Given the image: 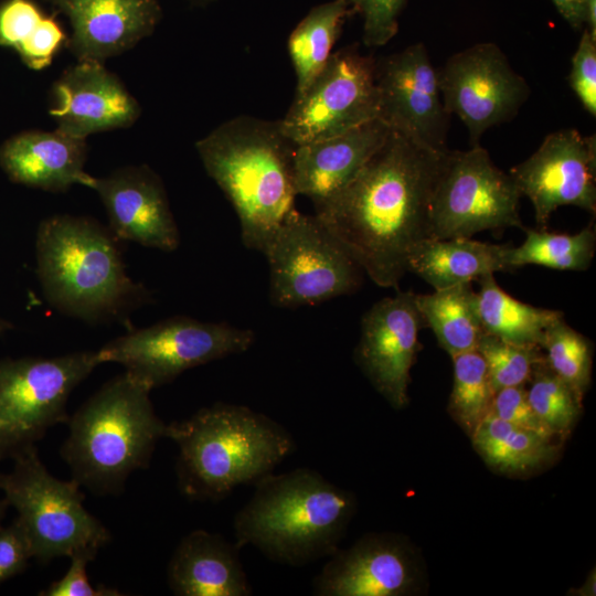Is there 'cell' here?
I'll use <instances>...</instances> for the list:
<instances>
[{
    "instance_id": "19",
    "label": "cell",
    "mask_w": 596,
    "mask_h": 596,
    "mask_svg": "<svg viewBox=\"0 0 596 596\" xmlns=\"http://www.w3.org/2000/svg\"><path fill=\"white\" fill-rule=\"evenodd\" d=\"M417 581L414 555L393 534H366L329 556L312 581L317 596H401Z\"/></svg>"
},
{
    "instance_id": "11",
    "label": "cell",
    "mask_w": 596,
    "mask_h": 596,
    "mask_svg": "<svg viewBox=\"0 0 596 596\" xmlns=\"http://www.w3.org/2000/svg\"><path fill=\"white\" fill-rule=\"evenodd\" d=\"M521 193L510 175L479 145L450 150L436 183L429 212L434 238L471 237L482 231L518 227Z\"/></svg>"
},
{
    "instance_id": "6",
    "label": "cell",
    "mask_w": 596,
    "mask_h": 596,
    "mask_svg": "<svg viewBox=\"0 0 596 596\" xmlns=\"http://www.w3.org/2000/svg\"><path fill=\"white\" fill-rule=\"evenodd\" d=\"M150 390L126 372L106 382L72 416L61 456L72 479L96 494H117L149 466L166 426Z\"/></svg>"
},
{
    "instance_id": "33",
    "label": "cell",
    "mask_w": 596,
    "mask_h": 596,
    "mask_svg": "<svg viewBox=\"0 0 596 596\" xmlns=\"http://www.w3.org/2000/svg\"><path fill=\"white\" fill-rule=\"evenodd\" d=\"M477 351L486 362L494 392L525 385L534 366L544 359L540 347L513 344L488 333L481 337Z\"/></svg>"
},
{
    "instance_id": "26",
    "label": "cell",
    "mask_w": 596,
    "mask_h": 596,
    "mask_svg": "<svg viewBox=\"0 0 596 596\" xmlns=\"http://www.w3.org/2000/svg\"><path fill=\"white\" fill-rule=\"evenodd\" d=\"M415 301L424 324L433 330L438 344L450 356L477 350L485 331L471 283L415 294Z\"/></svg>"
},
{
    "instance_id": "20",
    "label": "cell",
    "mask_w": 596,
    "mask_h": 596,
    "mask_svg": "<svg viewBox=\"0 0 596 596\" xmlns=\"http://www.w3.org/2000/svg\"><path fill=\"white\" fill-rule=\"evenodd\" d=\"M67 17L66 47L77 61L103 62L151 35L162 10L158 0H44Z\"/></svg>"
},
{
    "instance_id": "7",
    "label": "cell",
    "mask_w": 596,
    "mask_h": 596,
    "mask_svg": "<svg viewBox=\"0 0 596 596\" xmlns=\"http://www.w3.org/2000/svg\"><path fill=\"white\" fill-rule=\"evenodd\" d=\"M12 459V470L0 473V490L18 513L33 557L41 563L76 554L94 560L111 535L85 509L81 486L73 479L65 481L51 475L36 447Z\"/></svg>"
},
{
    "instance_id": "3",
    "label": "cell",
    "mask_w": 596,
    "mask_h": 596,
    "mask_svg": "<svg viewBox=\"0 0 596 596\" xmlns=\"http://www.w3.org/2000/svg\"><path fill=\"white\" fill-rule=\"evenodd\" d=\"M295 147L279 120L247 116L221 124L195 143L207 174L232 203L249 249L263 254L296 209Z\"/></svg>"
},
{
    "instance_id": "23",
    "label": "cell",
    "mask_w": 596,
    "mask_h": 596,
    "mask_svg": "<svg viewBox=\"0 0 596 596\" xmlns=\"http://www.w3.org/2000/svg\"><path fill=\"white\" fill-rule=\"evenodd\" d=\"M240 547L222 534L194 530L174 549L167 578L178 596H249Z\"/></svg>"
},
{
    "instance_id": "27",
    "label": "cell",
    "mask_w": 596,
    "mask_h": 596,
    "mask_svg": "<svg viewBox=\"0 0 596 596\" xmlns=\"http://www.w3.org/2000/svg\"><path fill=\"white\" fill-rule=\"evenodd\" d=\"M354 13L348 0H332L313 7L288 39L296 72V95L300 96L322 71L345 20Z\"/></svg>"
},
{
    "instance_id": "45",
    "label": "cell",
    "mask_w": 596,
    "mask_h": 596,
    "mask_svg": "<svg viewBox=\"0 0 596 596\" xmlns=\"http://www.w3.org/2000/svg\"><path fill=\"white\" fill-rule=\"evenodd\" d=\"M188 1L194 4L203 6V4H207L212 2L213 0H188Z\"/></svg>"
},
{
    "instance_id": "38",
    "label": "cell",
    "mask_w": 596,
    "mask_h": 596,
    "mask_svg": "<svg viewBox=\"0 0 596 596\" xmlns=\"http://www.w3.org/2000/svg\"><path fill=\"white\" fill-rule=\"evenodd\" d=\"M44 18L31 0H7L0 6V45L17 49Z\"/></svg>"
},
{
    "instance_id": "22",
    "label": "cell",
    "mask_w": 596,
    "mask_h": 596,
    "mask_svg": "<svg viewBox=\"0 0 596 596\" xmlns=\"http://www.w3.org/2000/svg\"><path fill=\"white\" fill-rule=\"evenodd\" d=\"M86 158V139L58 129L23 131L0 148V166L12 182L55 193L85 185Z\"/></svg>"
},
{
    "instance_id": "32",
    "label": "cell",
    "mask_w": 596,
    "mask_h": 596,
    "mask_svg": "<svg viewBox=\"0 0 596 596\" xmlns=\"http://www.w3.org/2000/svg\"><path fill=\"white\" fill-rule=\"evenodd\" d=\"M526 389L535 415L552 436L567 434L579 415L582 401L576 393L541 360Z\"/></svg>"
},
{
    "instance_id": "9",
    "label": "cell",
    "mask_w": 596,
    "mask_h": 596,
    "mask_svg": "<svg viewBox=\"0 0 596 596\" xmlns=\"http://www.w3.org/2000/svg\"><path fill=\"white\" fill-rule=\"evenodd\" d=\"M100 364L97 351L0 360V460L36 447L67 423L72 391Z\"/></svg>"
},
{
    "instance_id": "36",
    "label": "cell",
    "mask_w": 596,
    "mask_h": 596,
    "mask_svg": "<svg viewBox=\"0 0 596 596\" xmlns=\"http://www.w3.org/2000/svg\"><path fill=\"white\" fill-rule=\"evenodd\" d=\"M67 38L54 17L44 15L17 52L28 67L40 71L51 65L57 52L66 46Z\"/></svg>"
},
{
    "instance_id": "8",
    "label": "cell",
    "mask_w": 596,
    "mask_h": 596,
    "mask_svg": "<svg viewBox=\"0 0 596 596\" xmlns=\"http://www.w3.org/2000/svg\"><path fill=\"white\" fill-rule=\"evenodd\" d=\"M269 296L279 308L313 306L359 289L363 270L317 215L296 209L263 253Z\"/></svg>"
},
{
    "instance_id": "15",
    "label": "cell",
    "mask_w": 596,
    "mask_h": 596,
    "mask_svg": "<svg viewBox=\"0 0 596 596\" xmlns=\"http://www.w3.org/2000/svg\"><path fill=\"white\" fill-rule=\"evenodd\" d=\"M379 119L424 147L447 149L446 111L426 46L419 42L376 62Z\"/></svg>"
},
{
    "instance_id": "10",
    "label": "cell",
    "mask_w": 596,
    "mask_h": 596,
    "mask_svg": "<svg viewBox=\"0 0 596 596\" xmlns=\"http://www.w3.org/2000/svg\"><path fill=\"white\" fill-rule=\"evenodd\" d=\"M255 332L225 322L177 316L120 336L97 351L100 363L115 362L150 391L184 371L247 351Z\"/></svg>"
},
{
    "instance_id": "31",
    "label": "cell",
    "mask_w": 596,
    "mask_h": 596,
    "mask_svg": "<svg viewBox=\"0 0 596 596\" xmlns=\"http://www.w3.org/2000/svg\"><path fill=\"white\" fill-rule=\"evenodd\" d=\"M541 348L549 368L583 400L592 376L590 341L562 318L546 330Z\"/></svg>"
},
{
    "instance_id": "24",
    "label": "cell",
    "mask_w": 596,
    "mask_h": 596,
    "mask_svg": "<svg viewBox=\"0 0 596 596\" xmlns=\"http://www.w3.org/2000/svg\"><path fill=\"white\" fill-rule=\"evenodd\" d=\"M509 248L507 244L471 237H427L411 249L406 270L419 276L434 290L444 289L489 274L513 272L508 264Z\"/></svg>"
},
{
    "instance_id": "1",
    "label": "cell",
    "mask_w": 596,
    "mask_h": 596,
    "mask_svg": "<svg viewBox=\"0 0 596 596\" xmlns=\"http://www.w3.org/2000/svg\"><path fill=\"white\" fill-rule=\"evenodd\" d=\"M448 151L390 130L351 183L315 209L377 286L398 287L411 249L430 237V203Z\"/></svg>"
},
{
    "instance_id": "41",
    "label": "cell",
    "mask_w": 596,
    "mask_h": 596,
    "mask_svg": "<svg viewBox=\"0 0 596 596\" xmlns=\"http://www.w3.org/2000/svg\"><path fill=\"white\" fill-rule=\"evenodd\" d=\"M564 20L576 31L585 25L587 0H552Z\"/></svg>"
},
{
    "instance_id": "17",
    "label": "cell",
    "mask_w": 596,
    "mask_h": 596,
    "mask_svg": "<svg viewBox=\"0 0 596 596\" xmlns=\"http://www.w3.org/2000/svg\"><path fill=\"white\" fill-rule=\"evenodd\" d=\"M85 187L99 195L118 241L173 252L180 233L160 177L147 164L127 166L106 177L89 175Z\"/></svg>"
},
{
    "instance_id": "14",
    "label": "cell",
    "mask_w": 596,
    "mask_h": 596,
    "mask_svg": "<svg viewBox=\"0 0 596 596\" xmlns=\"http://www.w3.org/2000/svg\"><path fill=\"white\" fill-rule=\"evenodd\" d=\"M521 195L545 228L552 213L563 205L596 212V137L575 128L549 134L539 148L509 171Z\"/></svg>"
},
{
    "instance_id": "40",
    "label": "cell",
    "mask_w": 596,
    "mask_h": 596,
    "mask_svg": "<svg viewBox=\"0 0 596 596\" xmlns=\"http://www.w3.org/2000/svg\"><path fill=\"white\" fill-rule=\"evenodd\" d=\"M32 557L28 536L17 518L0 528V584L22 573Z\"/></svg>"
},
{
    "instance_id": "2",
    "label": "cell",
    "mask_w": 596,
    "mask_h": 596,
    "mask_svg": "<svg viewBox=\"0 0 596 596\" xmlns=\"http://www.w3.org/2000/svg\"><path fill=\"white\" fill-rule=\"evenodd\" d=\"M164 437L178 446L180 492L200 502H217L240 486L254 485L296 447L278 422L245 405L223 402L167 424Z\"/></svg>"
},
{
    "instance_id": "34",
    "label": "cell",
    "mask_w": 596,
    "mask_h": 596,
    "mask_svg": "<svg viewBox=\"0 0 596 596\" xmlns=\"http://www.w3.org/2000/svg\"><path fill=\"white\" fill-rule=\"evenodd\" d=\"M363 18V43L382 46L398 31V18L407 0H348Z\"/></svg>"
},
{
    "instance_id": "12",
    "label": "cell",
    "mask_w": 596,
    "mask_h": 596,
    "mask_svg": "<svg viewBox=\"0 0 596 596\" xmlns=\"http://www.w3.org/2000/svg\"><path fill=\"white\" fill-rule=\"evenodd\" d=\"M379 119L376 61L348 46L331 54L295 97L279 126L295 146L331 138Z\"/></svg>"
},
{
    "instance_id": "39",
    "label": "cell",
    "mask_w": 596,
    "mask_h": 596,
    "mask_svg": "<svg viewBox=\"0 0 596 596\" xmlns=\"http://www.w3.org/2000/svg\"><path fill=\"white\" fill-rule=\"evenodd\" d=\"M71 564L66 573L60 579L53 582L47 588L41 590V596H118V589L99 585L94 587L86 573L87 564L93 561L84 554L70 557Z\"/></svg>"
},
{
    "instance_id": "29",
    "label": "cell",
    "mask_w": 596,
    "mask_h": 596,
    "mask_svg": "<svg viewBox=\"0 0 596 596\" xmlns=\"http://www.w3.org/2000/svg\"><path fill=\"white\" fill-rule=\"evenodd\" d=\"M525 240L510 246L508 264L512 270L525 265H540L557 270H586L594 258L596 233L592 225L575 234L552 233L544 228H524Z\"/></svg>"
},
{
    "instance_id": "28",
    "label": "cell",
    "mask_w": 596,
    "mask_h": 596,
    "mask_svg": "<svg viewBox=\"0 0 596 596\" xmlns=\"http://www.w3.org/2000/svg\"><path fill=\"white\" fill-rule=\"evenodd\" d=\"M483 459L502 471H523L540 467L555 453L552 439L488 414L471 434Z\"/></svg>"
},
{
    "instance_id": "13",
    "label": "cell",
    "mask_w": 596,
    "mask_h": 596,
    "mask_svg": "<svg viewBox=\"0 0 596 596\" xmlns=\"http://www.w3.org/2000/svg\"><path fill=\"white\" fill-rule=\"evenodd\" d=\"M437 74L444 107L465 124L471 146L479 145L489 128L512 120L531 94L492 42L453 54Z\"/></svg>"
},
{
    "instance_id": "25",
    "label": "cell",
    "mask_w": 596,
    "mask_h": 596,
    "mask_svg": "<svg viewBox=\"0 0 596 596\" xmlns=\"http://www.w3.org/2000/svg\"><path fill=\"white\" fill-rule=\"evenodd\" d=\"M477 310L485 333L503 341L540 347L546 330L564 313L522 302L507 294L496 281L494 274L478 279Z\"/></svg>"
},
{
    "instance_id": "42",
    "label": "cell",
    "mask_w": 596,
    "mask_h": 596,
    "mask_svg": "<svg viewBox=\"0 0 596 596\" xmlns=\"http://www.w3.org/2000/svg\"><path fill=\"white\" fill-rule=\"evenodd\" d=\"M585 29L596 39V0H587Z\"/></svg>"
},
{
    "instance_id": "5",
    "label": "cell",
    "mask_w": 596,
    "mask_h": 596,
    "mask_svg": "<svg viewBox=\"0 0 596 596\" xmlns=\"http://www.w3.org/2000/svg\"><path fill=\"white\" fill-rule=\"evenodd\" d=\"M114 234L85 216L58 214L36 233V272L46 300L87 322L118 319L151 301L126 273Z\"/></svg>"
},
{
    "instance_id": "16",
    "label": "cell",
    "mask_w": 596,
    "mask_h": 596,
    "mask_svg": "<svg viewBox=\"0 0 596 596\" xmlns=\"http://www.w3.org/2000/svg\"><path fill=\"white\" fill-rule=\"evenodd\" d=\"M425 326L415 294L398 291L375 302L363 316L354 359L375 390L395 408L408 402L411 369Z\"/></svg>"
},
{
    "instance_id": "43",
    "label": "cell",
    "mask_w": 596,
    "mask_h": 596,
    "mask_svg": "<svg viewBox=\"0 0 596 596\" xmlns=\"http://www.w3.org/2000/svg\"><path fill=\"white\" fill-rule=\"evenodd\" d=\"M13 329V324L2 318H0V336L4 332Z\"/></svg>"
},
{
    "instance_id": "30",
    "label": "cell",
    "mask_w": 596,
    "mask_h": 596,
    "mask_svg": "<svg viewBox=\"0 0 596 596\" xmlns=\"http://www.w3.org/2000/svg\"><path fill=\"white\" fill-rule=\"evenodd\" d=\"M454 385L449 400L453 416L471 435L489 414L494 391L487 365L477 350L451 356Z\"/></svg>"
},
{
    "instance_id": "35",
    "label": "cell",
    "mask_w": 596,
    "mask_h": 596,
    "mask_svg": "<svg viewBox=\"0 0 596 596\" xmlns=\"http://www.w3.org/2000/svg\"><path fill=\"white\" fill-rule=\"evenodd\" d=\"M568 83L584 109L596 116V39L587 29L583 33L572 57Z\"/></svg>"
},
{
    "instance_id": "44",
    "label": "cell",
    "mask_w": 596,
    "mask_h": 596,
    "mask_svg": "<svg viewBox=\"0 0 596 596\" xmlns=\"http://www.w3.org/2000/svg\"><path fill=\"white\" fill-rule=\"evenodd\" d=\"M7 505L8 503L6 502V500L0 498V528L2 526L1 521L4 517Z\"/></svg>"
},
{
    "instance_id": "4",
    "label": "cell",
    "mask_w": 596,
    "mask_h": 596,
    "mask_svg": "<svg viewBox=\"0 0 596 596\" xmlns=\"http://www.w3.org/2000/svg\"><path fill=\"white\" fill-rule=\"evenodd\" d=\"M234 518L235 544L252 545L269 560L304 566L339 549L352 520L353 493L301 467L260 478Z\"/></svg>"
},
{
    "instance_id": "37",
    "label": "cell",
    "mask_w": 596,
    "mask_h": 596,
    "mask_svg": "<svg viewBox=\"0 0 596 596\" xmlns=\"http://www.w3.org/2000/svg\"><path fill=\"white\" fill-rule=\"evenodd\" d=\"M490 414L512 425L532 430L552 439V434L535 415L525 386H510L494 392Z\"/></svg>"
},
{
    "instance_id": "18",
    "label": "cell",
    "mask_w": 596,
    "mask_h": 596,
    "mask_svg": "<svg viewBox=\"0 0 596 596\" xmlns=\"http://www.w3.org/2000/svg\"><path fill=\"white\" fill-rule=\"evenodd\" d=\"M49 114L56 129L86 139L100 131L128 128L141 108L118 76L103 62L81 60L53 83Z\"/></svg>"
},
{
    "instance_id": "21",
    "label": "cell",
    "mask_w": 596,
    "mask_h": 596,
    "mask_svg": "<svg viewBox=\"0 0 596 596\" xmlns=\"http://www.w3.org/2000/svg\"><path fill=\"white\" fill-rule=\"evenodd\" d=\"M389 134L390 128L374 119L344 134L296 146L297 194L309 198L315 209L326 204L351 183Z\"/></svg>"
}]
</instances>
